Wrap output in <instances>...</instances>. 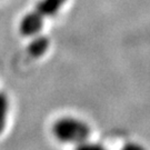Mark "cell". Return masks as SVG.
<instances>
[{"label": "cell", "mask_w": 150, "mask_h": 150, "mask_svg": "<svg viewBox=\"0 0 150 150\" xmlns=\"http://www.w3.org/2000/svg\"><path fill=\"white\" fill-rule=\"evenodd\" d=\"M52 134L64 144H86L91 134L90 126L85 120L71 116L61 117L52 126Z\"/></svg>", "instance_id": "cell-1"}, {"label": "cell", "mask_w": 150, "mask_h": 150, "mask_svg": "<svg viewBox=\"0 0 150 150\" xmlns=\"http://www.w3.org/2000/svg\"><path fill=\"white\" fill-rule=\"evenodd\" d=\"M43 23L45 18L36 10H32L21 18L19 22V32L23 37L36 36L41 31Z\"/></svg>", "instance_id": "cell-2"}, {"label": "cell", "mask_w": 150, "mask_h": 150, "mask_svg": "<svg viewBox=\"0 0 150 150\" xmlns=\"http://www.w3.org/2000/svg\"><path fill=\"white\" fill-rule=\"evenodd\" d=\"M67 0H39L36 5L35 10L46 18H51L56 16Z\"/></svg>", "instance_id": "cell-3"}, {"label": "cell", "mask_w": 150, "mask_h": 150, "mask_svg": "<svg viewBox=\"0 0 150 150\" xmlns=\"http://www.w3.org/2000/svg\"><path fill=\"white\" fill-rule=\"evenodd\" d=\"M49 45H50V41L48 37L38 33L36 36H32L31 41L29 42L27 47V51L32 58H39L46 54V51L49 48Z\"/></svg>", "instance_id": "cell-4"}, {"label": "cell", "mask_w": 150, "mask_h": 150, "mask_svg": "<svg viewBox=\"0 0 150 150\" xmlns=\"http://www.w3.org/2000/svg\"><path fill=\"white\" fill-rule=\"evenodd\" d=\"M9 112V99L8 96L0 91V134L6 127L7 117Z\"/></svg>", "instance_id": "cell-5"}]
</instances>
